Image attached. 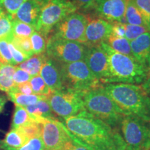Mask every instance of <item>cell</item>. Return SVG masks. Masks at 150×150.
<instances>
[{
  "mask_svg": "<svg viewBox=\"0 0 150 150\" xmlns=\"http://www.w3.org/2000/svg\"><path fill=\"white\" fill-rule=\"evenodd\" d=\"M35 31L33 26L24 23L13 18V34L16 37H30Z\"/></svg>",
  "mask_w": 150,
  "mask_h": 150,
  "instance_id": "83f0119b",
  "label": "cell"
},
{
  "mask_svg": "<svg viewBox=\"0 0 150 150\" xmlns=\"http://www.w3.org/2000/svg\"><path fill=\"white\" fill-rule=\"evenodd\" d=\"M7 94H8V99L11 101H12L16 104V106H20L24 108L36 104L40 99L47 98V97L46 96L38 95H35V94L24 95V94L13 91H9Z\"/></svg>",
  "mask_w": 150,
  "mask_h": 150,
  "instance_id": "7402d4cb",
  "label": "cell"
},
{
  "mask_svg": "<svg viewBox=\"0 0 150 150\" xmlns=\"http://www.w3.org/2000/svg\"><path fill=\"white\" fill-rule=\"evenodd\" d=\"M47 101L53 112L64 119L85 110L82 93L70 90L52 93L47 97Z\"/></svg>",
  "mask_w": 150,
  "mask_h": 150,
  "instance_id": "30bf717a",
  "label": "cell"
},
{
  "mask_svg": "<svg viewBox=\"0 0 150 150\" xmlns=\"http://www.w3.org/2000/svg\"><path fill=\"white\" fill-rule=\"evenodd\" d=\"M25 108L34 120L38 118L56 119L47 101V98L40 99L36 104L27 106Z\"/></svg>",
  "mask_w": 150,
  "mask_h": 150,
  "instance_id": "ac0fdd59",
  "label": "cell"
},
{
  "mask_svg": "<svg viewBox=\"0 0 150 150\" xmlns=\"http://www.w3.org/2000/svg\"><path fill=\"white\" fill-rule=\"evenodd\" d=\"M132 1L141 13L150 30V0H132Z\"/></svg>",
  "mask_w": 150,
  "mask_h": 150,
  "instance_id": "e575fe53",
  "label": "cell"
},
{
  "mask_svg": "<svg viewBox=\"0 0 150 150\" xmlns=\"http://www.w3.org/2000/svg\"><path fill=\"white\" fill-rule=\"evenodd\" d=\"M40 74L52 93L64 89L59 66L48 56L42 65Z\"/></svg>",
  "mask_w": 150,
  "mask_h": 150,
  "instance_id": "9a60e30c",
  "label": "cell"
},
{
  "mask_svg": "<svg viewBox=\"0 0 150 150\" xmlns=\"http://www.w3.org/2000/svg\"><path fill=\"white\" fill-rule=\"evenodd\" d=\"M31 77L32 76L25 70H22L18 66L16 67V70H15L13 74V81L16 85L29 81Z\"/></svg>",
  "mask_w": 150,
  "mask_h": 150,
  "instance_id": "74e56055",
  "label": "cell"
},
{
  "mask_svg": "<svg viewBox=\"0 0 150 150\" xmlns=\"http://www.w3.org/2000/svg\"><path fill=\"white\" fill-rule=\"evenodd\" d=\"M1 1H2V0H0V3L1 4Z\"/></svg>",
  "mask_w": 150,
  "mask_h": 150,
  "instance_id": "7dc6e473",
  "label": "cell"
},
{
  "mask_svg": "<svg viewBox=\"0 0 150 150\" xmlns=\"http://www.w3.org/2000/svg\"><path fill=\"white\" fill-rule=\"evenodd\" d=\"M31 120H33V118L31 117L25 108L20 106H16L13 115L11 128L18 129L25 125L26 124L29 123Z\"/></svg>",
  "mask_w": 150,
  "mask_h": 150,
  "instance_id": "484cf974",
  "label": "cell"
},
{
  "mask_svg": "<svg viewBox=\"0 0 150 150\" xmlns=\"http://www.w3.org/2000/svg\"><path fill=\"white\" fill-rule=\"evenodd\" d=\"M35 121L41 125V138L46 150H67L73 140L64 124L56 119L38 118Z\"/></svg>",
  "mask_w": 150,
  "mask_h": 150,
  "instance_id": "9c48e42d",
  "label": "cell"
},
{
  "mask_svg": "<svg viewBox=\"0 0 150 150\" xmlns=\"http://www.w3.org/2000/svg\"><path fill=\"white\" fill-rule=\"evenodd\" d=\"M145 150H149V149H145Z\"/></svg>",
  "mask_w": 150,
  "mask_h": 150,
  "instance_id": "c3c4849f",
  "label": "cell"
},
{
  "mask_svg": "<svg viewBox=\"0 0 150 150\" xmlns=\"http://www.w3.org/2000/svg\"><path fill=\"white\" fill-rule=\"evenodd\" d=\"M18 129L22 131V134L26 136L28 140L30 138L41 136L40 123L35 121L34 120Z\"/></svg>",
  "mask_w": 150,
  "mask_h": 150,
  "instance_id": "4dcf8cb0",
  "label": "cell"
},
{
  "mask_svg": "<svg viewBox=\"0 0 150 150\" xmlns=\"http://www.w3.org/2000/svg\"><path fill=\"white\" fill-rule=\"evenodd\" d=\"M31 46L34 54L44 53L46 51V37L38 31H35L30 36Z\"/></svg>",
  "mask_w": 150,
  "mask_h": 150,
  "instance_id": "f1b7e54d",
  "label": "cell"
},
{
  "mask_svg": "<svg viewBox=\"0 0 150 150\" xmlns=\"http://www.w3.org/2000/svg\"><path fill=\"white\" fill-rule=\"evenodd\" d=\"M67 150H89V149H88L87 148L83 147V146L79 145V144L76 143V142L73 141L72 145L68 147V149Z\"/></svg>",
  "mask_w": 150,
  "mask_h": 150,
  "instance_id": "7bdbcfd3",
  "label": "cell"
},
{
  "mask_svg": "<svg viewBox=\"0 0 150 150\" xmlns=\"http://www.w3.org/2000/svg\"><path fill=\"white\" fill-rule=\"evenodd\" d=\"M41 6L35 0H26L17 11L14 18L35 27Z\"/></svg>",
  "mask_w": 150,
  "mask_h": 150,
  "instance_id": "e0dca14e",
  "label": "cell"
},
{
  "mask_svg": "<svg viewBox=\"0 0 150 150\" xmlns=\"http://www.w3.org/2000/svg\"><path fill=\"white\" fill-rule=\"evenodd\" d=\"M26 0H2L1 5L8 14L14 17L20 6Z\"/></svg>",
  "mask_w": 150,
  "mask_h": 150,
  "instance_id": "d590c367",
  "label": "cell"
},
{
  "mask_svg": "<svg viewBox=\"0 0 150 150\" xmlns=\"http://www.w3.org/2000/svg\"><path fill=\"white\" fill-rule=\"evenodd\" d=\"M141 86L148 95L150 96V67L147 70L146 77L144 80L143 83H142Z\"/></svg>",
  "mask_w": 150,
  "mask_h": 150,
  "instance_id": "b9f144b4",
  "label": "cell"
},
{
  "mask_svg": "<svg viewBox=\"0 0 150 150\" xmlns=\"http://www.w3.org/2000/svg\"><path fill=\"white\" fill-rule=\"evenodd\" d=\"M125 20L127 21V24L147 27L143 16H142L141 13L137 8L136 6L134 4L132 0L127 1Z\"/></svg>",
  "mask_w": 150,
  "mask_h": 150,
  "instance_id": "cb8c5ba5",
  "label": "cell"
},
{
  "mask_svg": "<svg viewBox=\"0 0 150 150\" xmlns=\"http://www.w3.org/2000/svg\"><path fill=\"white\" fill-rule=\"evenodd\" d=\"M114 51L125 55L133 56L131 52L130 41H129L125 37L119 38L110 35L107 41L106 42Z\"/></svg>",
  "mask_w": 150,
  "mask_h": 150,
  "instance_id": "d4e9b609",
  "label": "cell"
},
{
  "mask_svg": "<svg viewBox=\"0 0 150 150\" xmlns=\"http://www.w3.org/2000/svg\"><path fill=\"white\" fill-rule=\"evenodd\" d=\"M88 47L75 41L51 36L47 42L46 54L60 64L84 61Z\"/></svg>",
  "mask_w": 150,
  "mask_h": 150,
  "instance_id": "ba28073f",
  "label": "cell"
},
{
  "mask_svg": "<svg viewBox=\"0 0 150 150\" xmlns=\"http://www.w3.org/2000/svg\"><path fill=\"white\" fill-rule=\"evenodd\" d=\"M120 127L126 150L148 149L149 126L147 122L134 115H125Z\"/></svg>",
  "mask_w": 150,
  "mask_h": 150,
  "instance_id": "52a82bcc",
  "label": "cell"
},
{
  "mask_svg": "<svg viewBox=\"0 0 150 150\" xmlns=\"http://www.w3.org/2000/svg\"><path fill=\"white\" fill-rule=\"evenodd\" d=\"M112 24L102 18L90 20L86 29V43L88 47L106 42L111 35Z\"/></svg>",
  "mask_w": 150,
  "mask_h": 150,
  "instance_id": "5bb4252c",
  "label": "cell"
},
{
  "mask_svg": "<svg viewBox=\"0 0 150 150\" xmlns=\"http://www.w3.org/2000/svg\"><path fill=\"white\" fill-rule=\"evenodd\" d=\"M9 41L0 39V63L16 65L8 45Z\"/></svg>",
  "mask_w": 150,
  "mask_h": 150,
  "instance_id": "d6a6232c",
  "label": "cell"
},
{
  "mask_svg": "<svg viewBox=\"0 0 150 150\" xmlns=\"http://www.w3.org/2000/svg\"><path fill=\"white\" fill-rule=\"evenodd\" d=\"M13 17L8 14L0 3V39L11 41L13 34Z\"/></svg>",
  "mask_w": 150,
  "mask_h": 150,
  "instance_id": "603a6c76",
  "label": "cell"
},
{
  "mask_svg": "<svg viewBox=\"0 0 150 150\" xmlns=\"http://www.w3.org/2000/svg\"><path fill=\"white\" fill-rule=\"evenodd\" d=\"M147 31H150L149 28L145 26L132 25V24H125V38L129 41H131L139 35L143 34Z\"/></svg>",
  "mask_w": 150,
  "mask_h": 150,
  "instance_id": "1f68e13d",
  "label": "cell"
},
{
  "mask_svg": "<svg viewBox=\"0 0 150 150\" xmlns=\"http://www.w3.org/2000/svg\"><path fill=\"white\" fill-rule=\"evenodd\" d=\"M28 139L19 129H11L6 135L4 139L0 142L1 149H17L27 142Z\"/></svg>",
  "mask_w": 150,
  "mask_h": 150,
  "instance_id": "d6986e66",
  "label": "cell"
},
{
  "mask_svg": "<svg viewBox=\"0 0 150 150\" xmlns=\"http://www.w3.org/2000/svg\"><path fill=\"white\" fill-rule=\"evenodd\" d=\"M89 20L88 17L83 13L69 15L54 27L52 36L85 45L86 29Z\"/></svg>",
  "mask_w": 150,
  "mask_h": 150,
  "instance_id": "8fae6325",
  "label": "cell"
},
{
  "mask_svg": "<svg viewBox=\"0 0 150 150\" xmlns=\"http://www.w3.org/2000/svg\"><path fill=\"white\" fill-rule=\"evenodd\" d=\"M76 10L70 0H50L41 8L35 31L47 38L59 22Z\"/></svg>",
  "mask_w": 150,
  "mask_h": 150,
  "instance_id": "8992f818",
  "label": "cell"
},
{
  "mask_svg": "<svg viewBox=\"0 0 150 150\" xmlns=\"http://www.w3.org/2000/svg\"><path fill=\"white\" fill-rule=\"evenodd\" d=\"M148 149L150 150V125H149V148Z\"/></svg>",
  "mask_w": 150,
  "mask_h": 150,
  "instance_id": "bcb514c9",
  "label": "cell"
},
{
  "mask_svg": "<svg viewBox=\"0 0 150 150\" xmlns=\"http://www.w3.org/2000/svg\"><path fill=\"white\" fill-rule=\"evenodd\" d=\"M104 88L125 115H134L150 122V96L141 86L108 83Z\"/></svg>",
  "mask_w": 150,
  "mask_h": 150,
  "instance_id": "7a4b0ae2",
  "label": "cell"
},
{
  "mask_svg": "<svg viewBox=\"0 0 150 150\" xmlns=\"http://www.w3.org/2000/svg\"><path fill=\"white\" fill-rule=\"evenodd\" d=\"M47 58V55L44 53L35 54L20 63L18 67L27 72L31 76H36L40 74L41 67Z\"/></svg>",
  "mask_w": 150,
  "mask_h": 150,
  "instance_id": "ffe728a7",
  "label": "cell"
},
{
  "mask_svg": "<svg viewBox=\"0 0 150 150\" xmlns=\"http://www.w3.org/2000/svg\"><path fill=\"white\" fill-rule=\"evenodd\" d=\"M84 61L95 77L105 83L109 77V69L108 55L102 46L88 47Z\"/></svg>",
  "mask_w": 150,
  "mask_h": 150,
  "instance_id": "7c38bea8",
  "label": "cell"
},
{
  "mask_svg": "<svg viewBox=\"0 0 150 150\" xmlns=\"http://www.w3.org/2000/svg\"><path fill=\"white\" fill-rule=\"evenodd\" d=\"M35 1H36V2L40 6L41 8H42L43 6L45 5L46 4H47L50 0H35Z\"/></svg>",
  "mask_w": 150,
  "mask_h": 150,
  "instance_id": "f6af8a7d",
  "label": "cell"
},
{
  "mask_svg": "<svg viewBox=\"0 0 150 150\" xmlns=\"http://www.w3.org/2000/svg\"><path fill=\"white\" fill-rule=\"evenodd\" d=\"M126 0H95L93 11L99 18L110 22L127 24L125 20Z\"/></svg>",
  "mask_w": 150,
  "mask_h": 150,
  "instance_id": "4fadbf2b",
  "label": "cell"
},
{
  "mask_svg": "<svg viewBox=\"0 0 150 150\" xmlns=\"http://www.w3.org/2000/svg\"><path fill=\"white\" fill-rule=\"evenodd\" d=\"M76 9L82 11H91L93 9L95 0H70Z\"/></svg>",
  "mask_w": 150,
  "mask_h": 150,
  "instance_id": "f35d334b",
  "label": "cell"
},
{
  "mask_svg": "<svg viewBox=\"0 0 150 150\" xmlns=\"http://www.w3.org/2000/svg\"><path fill=\"white\" fill-rule=\"evenodd\" d=\"M3 150H46L42 138L35 137L30 138L23 145L17 149H4Z\"/></svg>",
  "mask_w": 150,
  "mask_h": 150,
  "instance_id": "836d02e7",
  "label": "cell"
},
{
  "mask_svg": "<svg viewBox=\"0 0 150 150\" xmlns=\"http://www.w3.org/2000/svg\"><path fill=\"white\" fill-rule=\"evenodd\" d=\"M85 110L112 127L120 125L125 114L110 98L104 86L82 93Z\"/></svg>",
  "mask_w": 150,
  "mask_h": 150,
  "instance_id": "277c9868",
  "label": "cell"
},
{
  "mask_svg": "<svg viewBox=\"0 0 150 150\" xmlns=\"http://www.w3.org/2000/svg\"><path fill=\"white\" fill-rule=\"evenodd\" d=\"M29 82L32 88L33 93L35 95L48 97L52 93V91L47 86L40 75L38 74L32 76Z\"/></svg>",
  "mask_w": 150,
  "mask_h": 150,
  "instance_id": "4316f807",
  "label": "cell"
},
{
  "mask_svg": "<svg viewBox=\"0 0 150 150\" xmlns=\"http://www.w3.org/2000/svg\"><path fill=\"white\" fill-rule=\"evenodd\" d=\"M59 68L64 89L83 93L103 86L84 61L60 64Z\"/></svg>",
  "mask_w": 150,
  "mask_h": 150,
  "instance_id": "5b68a950",
  "label": "cell"
},
{
  "mask_svg": "<svg viewBox=\"0 0 150 150\" xmlns=\"http://www.w3.org/2000/svg\"><path fill=\"white\" fill-rule=\"evenodd\" d=\"M64 125L72 140L89 150H126L122 136L86 110L65 118Z\"/></svg>",
  "mask_w": 150,
  "mask_h": 150,
  "instance_id": "6da1fadb",
  "label": "cell"
},
{
  "mask_svg": "<svg viewBox=\"0 0 150 150\" xmlns=\"http://www.w3.org/2000/svg\"><path fill=\"white\" fill-rule=\"evenodd\" d=\"M11 91L18 92V93L24 94V95H31V94H33L31 86L30 85L29 81L26 82V83L15 85L14 87Z\"/></svg>",
  "mask_w": 150,
  "mask_h": 150,
  "instance_id": "60d3db41",
  "label": "cell"
},
{
  "mask_svg": "<svg viewBox=\"0 0 150 150\" xmlns=\"http://www.w3.org/2000/svg\"><path fill=\"white\" fill-rule=\"evenodd\" d=\"M16 67L13 65L0 63V91L8 93L16 85L13 81Z\"/></svg>",
  "mask_w": 150,
  "mask_h": 150,
  "instance_id": "44dd1931",
  "label": "cell"
},
{
  "mask_svg": "<svg viewBox=\"0 0 150 150\" xmlns=\"http://www.w3.org/2000/svg\"><path fill=\"white\" fill-rule=\"evenodd\" d=\"M9 49H10V51L12 55L14 63L16 65L19 63H22V62L25 61L26 60L29 59L28 56L24 54L21 50H20L11 41H9L8 43Z\"/></svg>",
  "mask_w": 150,
  "mask_h": 150,
  "instance_id": "8d00e7d4",
  "label": "cell"
},
{
  "mask_svg": "<svg viewBox=\"0 0 150 150\" xmlns=\"http://www.w3.org/2000/svg\"><path fill=\"white\" fill-rule=\"evenodd\" d=\"M7 102V97L5 95H0V112L2 111Z\"/></svg>",
  "mask_w": 150,
  "mask_h": 150,
  "instance_id": "ee69618b",
  "label": "cell"
},
{
  "mask_svg": "<svg viewBox=\"0 0 150 150\" xmlns=\"http://www.w3.org/2000/svg\"><path fill=\"white\" fill-rule=\"evenodd\" d=\"M130 45L134 57L148 70L150 67V31L130 41Z\"/></svg>",
  "mask_w": 150,
  "mask_h": 150,
  "instance_id": "2e32d148",
  "label": "cell"
},
{
  "mask_svg": "<svg viewBox=\"0 0 150 150\" xmlns=\"http://www.w3.org/2000/svg\"><path fill=\"white\" fill-rule=\"evenodd\" d=\"M11 42L13 43L19 50H21L29 58L31 57L34 54L32 50L30 37H16L13 35Z\"/></svg>",
  "mask_w": 150,
  "mask_h": 150,
  "instance_id": "f546056e",
  "label": "cell"
},
{
  "mask_svg": "<svg viewBox=\"0 0 150 150\" xmlns=\"http://www.w3.org/2000/svg\"><path fill=\"white\" fill-rule=\"evenodd\" d=\"M108 55L109 77L105 83H143L147 70L133 56L114 51L106 42L101 44Z\"/></svg>",
  "mask_w": 150,
  "mask_h": 150,
  "instance_id": "3957f363",
  "label": "cell"
},
{
  "mask_svg": "<svg viewBox=\"0 0 150 150\" xmlns=\"http://www.w3.org/2000/svg\"><path fill=\"white\" fill-rule=\"evenodd\" d=\"M111 35L115 37L124 38L125 36V24L119 22H112Z\"/></svg>",
  "mask_w": 150,
  "mask_h": 150,
  "instance_id": "ab89813d",
  "label": "cell"
}]
</instances>
